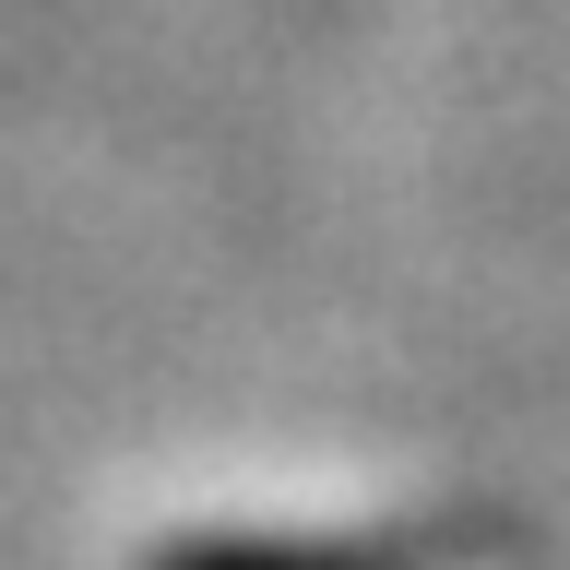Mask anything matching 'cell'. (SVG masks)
<instances>
[{
	"label": "cell",
	"instance_id": "6da1fadb",
	"mask_svg": "<svg viewBox=\"0 0 570 570\" xmlns=\"http://www.w3.org/2000/svg\"><path fill=\"white\" fill-rule=\"evenodd\" d=\"M428 547H392V534H190V547H155V570H416Z\"/></svg>",
	"mask_w": 570,
	"mask_h": 570
}]
</instances>
